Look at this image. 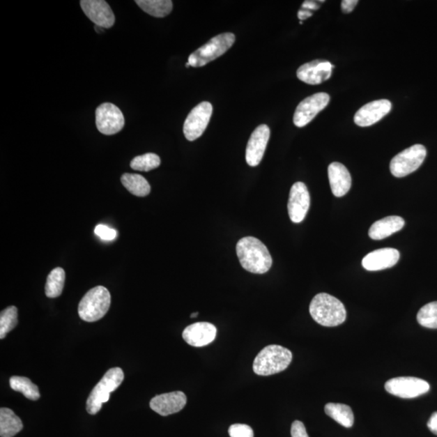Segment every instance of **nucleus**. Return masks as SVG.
Listing matches in <instances>:
<instances>
[{
  "instance_id": "nucleus-1",
  "label": "nucleus",
  "mask_w": 437,
  "mask_h": 437,
  "mask_svg": "<svg viewBox=\"0 0 437 437\" xmlns=\"http://www.w3.org/2000/svg\"><path fill=\"white\" fill-rule=\"evenodd\" d=\"M237 254L242 267L254 274H265L273 266V258L262 242L254 237H245L237 244Z\"/></svg>"
},
{
  "instance_id": "nucleus-2",
  "label": "nucleus",
  "mask_w": 437,
  "mask_h": 437,
  "mask_svg": "<svg viewBox=\"0 0 437 437\" xmlns=\"http://www.w3.org/2000/svg\"><path fill=\"white\" fill-rule=\"evenodd\" d=\"M309 313L316 323L328 328L344 323L346 318L344 304L328 293L314 296L309 305Z\"/></svg>"
},
{
  "instance_id": "nucleus-3",
  "label": "nucleus",
  "mask_w": 437,
  "mask_h": 437,
  "mask_svg": "<svg viewBox=\"0 0 437 437\" xmlns=\"http://www.w3.org/2000/svg\"><path fill=\"white\" fill-rule=\"evenodd\" d=\"M293 360L291 351L279 345L266 346L256 356L253 369L259 376H270L288 368Z\"/></svg>"
},
{
  "instance_id": "nucleus-4",
  "label": "nucleus",
  "mask_w": 437,
  "mask_h": 437,
  "mask_svg": "<svg viewBox=\"0 0 437 437\" xmlns=\"http://www.w3.org/2000/svg\"><path fill=\"white\" fill-rule=\"evenodd\" d=\"M112 303V296L107 289L98 286L89 290L80 300L79 318L88 323H94L107 314Z\"/></svg>"
},
{
  "instance_id": "nucleus-5",
  "label": "nucleus",
  "mask_w": 437,
  "mask_h": 437,
  "mask_svg": "<svg viewBox=\"0 0 437 437\" xmlns=\"http://www.w3.org/2000/svg\"><path fill=\"white\" fill-rule=\"evenodd\" d=\"M124 380V373L122 369L113 368L107 371L93 389L87 400L86 410L90 415H96L102 408L105 403H107L110 394L116 390Z\"/></svg>"
},
{
  "instance_id": "nucleus-6",
  "label": "nucleus",
  "mask_w": 437,
  "mask_h": 437,
  "mask_svg": "<svg viewBox=\"0 0 437 437\" xmlns=\"http://www.w3.org/2000/svg\"><path fill=\"white\" fill-rule=\"evenodd\" d=\"M235 35L224 33L217 35L190 55L188 63L193 68H201L223 55L233 47Z\"/></svg>"
},
{
  "instance_id": "nucleus-7",
  "label": "nucleus",
  "mask_w": 437,
  "mask_h": 437,
  "mask_svg": "<svg viewBox=\"0 0 437 437\" xmlns=\"http://www.w3.org/2000/svg\"><path fill=\"white\" fill-rule=\"evenodd\" d=\"M427 150L424 145L415 144L405 149L392 159L390 172L396 178H404L418 169L424 162Z\"/></svg>"
},
{
  "instance_id": "nucleus-8",
  "label": "nucleus",
  "mask_w": 437,
  "mask_h": 437,
  "mask_svg": "<svg viewBox=\"0 0 437 437\" xmlns=\"http://www.w3.org/2000/svg\"><path fill=\"white\" fill-rule=\"evenodd\" d=\"M213 107L208 102H203L188 114L184 123L183 133L189 141H194L204 134L212 118Z\"/></svg>"
},
{
  "instance_id": "nucleus-9",
  "label": "nucleus",
  "mask_w": 437,
  "mask_h": 437,
  "mask_svg": "<svg viewBox=\"0 0 437 437\" xmlns=\"http://www.w3.org/2000/svg\"><path fill=\"white\" fill-rule=\"evenodd\" d=\"M385 389L392 395L401 399H414L429 392L430 385L426 381L413 376H399L386 381Z\"/></svg>"
},
{
  "instance_id": "nucleus-10",
  "label": "nucleus",
  "mask_w": 437,
  "mask_h": 437,
  "mask_svg": "<svg viewBox=\"0 0 437 437\" xmlns=\"http://www.w3.org/2000/svg\"><path fill=\"white\" fill-rule=\"evenodd\" d=\"M330 102L329 94L319 93L305 98L296 107L293 117L296 127L304 128L323 110Z\"/></svg>"
},
{
  "instance_id": "nucleus-11",
  "label": "nucleus",
  "mask_w": 437,
  "mask_h": 437,
  "mask_svg": "<svg viewBox=\"0 0 437 437\" xmlns=\"http://www.w3.org/2000/svg\"><path fill=\"white\" fill-rule=\"evenodd\" d=\"M125 124L123 114L116 105L103 103L96 110V125L99 132L105 135H113L122 130Z\"/></svg>"
},
{
  "instance_id": "nucleus-12",
  "label": "nucleus",
  "mask_w": 437,
  "mask_h": 437,
  "mask_svg": "<svg viewBox=\"0 0 437 437\" xmlns=\"http://www.w3.org/2000/svg\"><path fill=\"white\" fill-rule=\"evenodd\" d=\"M309 206L310 195L307 187L303 183H296L291 188L288 204L291 220L295 224L302 222Z\"/></svg>"
},
{
  "instance_id": "nucleus-13",
  "label": "nucleus",
  "mask_w": 437,
  "mask_h": 437,
  "mask_svg": "<svg viewBox=\"0 0 437 437\" xmlns=\"http://www.w3.org/2000/svg\"><path fill=\"white\" fill-rule=\"evenodd\" d=\"M270 135V128L265 124L259 125L251 135L245 150V160L250 167H258L260 164L267 148Z\"/></svg>"
},
{
  "instance_id": "nucleus-14",
  "label": "nucleus",
  "mask_w": 437,
  "mask_h": 437,
  "mask_svg": "<svg viewBox=\"0 0 437 437\" xmlns=\"http://www.w3.org/2000/svg\"><path fill=\"white\" fill-rule=\"evenodd\" d=\"M86 17L97 26L109 29L115 23V17L112 8L104 0H82L80 1Z\"/></svg>"
},
{
  "instance_id": "nucleus-15",
  "label": "nucleus",
  "mask_w": 437,
  "mask_h": 437,
  "mask_svg": "<svg viewBox=\"0 0 437 437\" xmlns=\"http://www.w3.org/2000/svg\"><path fill=\"white\" fill-rule=\"evenodd\" d=\"M391 107V102L388 100H374L365 105L355 113L354 122L359 127H370L388 115Z\"/></svg>"
},
{
  "instance_id": "nucleus-16",
  "label": "nucleus",
  "mask_w": 437,
  "mask_h": 437,
  "mask_svg": "<svg viewBox=\"0 0 437 437\" xmlns=\"http://www.w3.org/2000/svg\"><path fill=\"white\" fill-rule=\"evenodd\" d=\"M333 68V65L325 60H314L300 66L296 75L301 82L306 84H320L330 78Z\"/></svg>"
},
{
  "instance_id": "nucleus-17",
  "label": "nucleus",
  "mask_w": 437,
  "mask_h": 437,
  "mask_svg": "<svg viewBox=\"0 0 437 437\" xmlns=\"http://www.w3.org/2000/svg\"><path fill=\"white\" fill-rule=\"evenodd\" d=\"M187 396L182 391L160 394L150 401V408L155 413L167 416L179 413L187 405Z\"/></svg>"
},
{
  "instance_id": "nucleus-18",
  "label": "nucleus",
  "mask_w": 437,
  "mask_h": 437,
  "mask_svg": "<svg viewBox=\"0 0 437 437\" xmlns=\"http://www.w3.org/2000/svg\"><path fill=\"white\" fill-rule=\"evenodd\" d=\"M217 329L209 323H196L187 326L183 333L185 343L201 348L213 343L217 337Z\"/></svg>"
},
{
  "instance_id": "nucleus-19",
  "label": "nucleus",
  "mask_w": 437,
  "mask_h": 437,
  "mask_svg": "<svg viewBox=\"0 0 437 437\" xmlns=\"http://www.w3.org/2000/svg\"><path fill=\"white\" fill-rule=\"evenodd\" d=\"M399 259V250L393 248L380 249L367 254L362 260V266L367 270H381L393 268Z\"/></svg>"
},
{
  "instance_id": "nucleus-20",
  "label": "nucleus",
  "mask_w": 437,
  "mask_h": 437,
  "mask_svg": "<svg viewBox=\"0 0 437 437\" xmlns=\"http://www.w3.org/2000/svg\"><path fill=\"white\" fill-rule=\"evenodd\" d=\"M328 177L331 190L335 197H343L351 187V177L343 164L333 162L328 167Z\"/></svg>"
},
{
  "instance_id": "nucleus-21",
  "label": "nucleus",
  "mask_w": 437,
  "mask_h": 437,
  "mask_svg": "<svg viewBox=\"0 0 437 437\" xmlns=\"http://www.w3.org/2000/svg\"><path fill=\"white\" fill-rule=\"evenodd\" d=\"M405 221L400 217H388L378 221L371 226L369 237L374 240H383L399 232L404 227Z\"/></svg>"
},
{
  "instance_id": "nucleus-22",
  "label": "nucleus",
  "mask_w": 437,
  "mask_h": 437,
  "mask_svg": "<svg viewBox=\"0 0 437 437\" xmlns=\"http://www.w3.org/2000/svg\"><path fill=\"white\" fill-rule=\"evenodd\" d=\"M23 429L21 419L11 409H0V436L13 437Z\"/></svg>"
},
{
  "instance_id": "nucleus-23",
  "label": "nucleus",
  "mask_w": 437,
  "mask_h": 437,
  "mask_svg": "<svg viewBox=\"0 0 437 437\" xmlns=\"http://www.w3.org/2000/svg\"><path fill=\"white\" fill-rule=\"evenodd\" d=\"M325 413L345 428H351L354 424L353 411L348 405L330 403L325 405Z\"/></svg>"
},
{
  "instance_id": "nucleus-24",
  "label": "nucleus",
  "mask_w": 437,
  "mask_h": 437,
  "mask_svg": "<svg viewBox=\"0 0 437 437\" xmlns=\"http://www.w3.org/2000/svg\"><path fill=\"white\" fill-rule=\"evenodd\" d=\"M124 187L138 197H145L150 194L151 187L143 176L137 174H124L121 178Z\"/></svg>"
},
{
  "instance_id": "nucleus-25",
  "label": "nucleus",
  "mask_w": 437,
  "mask_h": 437,
  "mask_svg": "<svg viewBox=\"0 0 437 437\" xmlns=\"http://www.w3.org/2000/svg\"><path fill=\"white\" fill-rule=\"evenodd\" d=\"M135 3L144 12L154 17H165L173 10V2L170 0H137Z\"/></svg>"
},
{
  "instance_id": "nucleus-26",
  "label": "nucleus",
  "mask_w": 437,
  "mask_h": 437,
  "mask_svg": "<svg viewBox=\"0 0 437 437\" xmlns=\"http://www.w3.org/2000/svg\"><path fill=\"white\" fill-rule=\"evenodd\" d=\"M66 274L61 268L52 270L48 275L45 293L49 298H56L62 294Z\"/></svg>"
},
{
  "instance_id": "nucleus-27",
  "label": "nucleus",
  "mask_w": 437,
  "mask_h": 437,
  "mask_svg": "<svg viewBox=\"0 0 437 437\" xmlns=\"http://www.w3.org/2000/svg\"><path fill=\"white\" fill-rule=\"evenodd\" d=\"M10 386L17 392H21L28 399L36 401L40 398V392L36 385L24 376H14L10 378Z\"/></svg>"
},
{
  "instance_id": "nucleus-28",
  "label": "nucleus",
  "mask_w": 437,
  "mask_h": 437,
  "mask_svg": "<svg viewBox=\"0 0 437 437\" xmlns=\"http://www.w3.org/2000/svg\"><path fill=\"white\" fill-rule=\"evenodd\" d=\"M417 321L424 328L437 329V301L422 307L417 314Z\"/></svg>"
},
{
  "instance_id": "nucleus-29",
  "label": "nucleus",
  "mask_w": 437,
  "mask_h": 437,
  "mask_svg": "<svg viewBox=\"0 0 437 437\" xmlns=\"http://www.w3.org/2000/svg\"><path fill=\"white\" fill-rule=\"evenodd\" d=\"M17 308L10 306L0 314V339H3L17 325Z\"/></svg>"
},
{
  "instance_id": "nucleus-30",
  "label": "nucleus",
  "mask_w": 437,
  "mask_h": 437,
  "mask_svg": "<svg viewBox=\"0 0 437 437\" xmlns=\"http://www.w3.org/2000/svg\"><path fill=\"white\" fill-rule=\"evenodd\" d=\"M160 165V158L155 153H146L138 155L130 162V168L134 170L149 172L151 170L157 169Z\"/></svg>"
},
{
  "instance_id": "nucleus-31",
  "label": "nucleus",
  "mask_w": 437,
  "mask_h": 437,
  "mask_svg": "<svg viewBox=\"0 0 437 437\" xmlns=\"http://www.w3.org/2000/svg\"><path fill=\"white\" fill-rule=\"evenodd\" d=\"M230 437H254V431L246 424H233L229 429Z\"/></svg>"
},
{
  "instance_id": "nucleus-32",
  "label": "nucleus",
  "mask_w": 437,
  "mask_h": 437,
  "mask_svg": "<svg viewBox=\"0 0 437 437\" xmlns=\"http://www.w3.org/2000/svg\"><path fill=\"white\" fill-rule=\"evenodd\" d=\"M95 234L98 236L100 238L105 240H112L116 238L117 232L113 229L107 227L103 224H99L95 228Z\"/></svg>"
},
{
  "instance_id": "nucleus-33",
  "label": "nucleus",
  "mask_w": 437,
  "mask_h": 437,
  "mask_svg": "<svg viewBox=\"0 0 437 437\" xmlns=\"http://www.w3.org/2000/svg\"><path fill=\"white\" fill-rule=\"evenodd\" d=\"M291 437H309L304 424L299 420L294 421L291 424Z\"/></svg>"
},
{
  "instance_id": "nucleus-34",
  "label": "nucleus",
  "mask_w": 437,
  "mask_h": 437,
  "mask_svg": "<svg viewBox=\"0 0 437 437\" xmlns=\"http://www.w3.org/2000/svg\"><path fill=\"white\" fill-rule=\"evenodd\" d=\"M358 3V0H344L341 4L342 9L344 13H350L353 11Z\"/></svg>"
},
{
  "instance_id": "nucleus-35",
  "label": "nucleus",
  "mask_w": 437,
  "mask_h": 437,
  "mask_svg": "<svg viewBox=\"0 0 437 437\" xmlns=\"http://www.w3.org/2000/svg\"><path fill=\"white\" fill-rule=\"evenodd\" d=\"M428 428L431 431V433L437 435V411L434 413L430 417V419L428 422Z\"/></svg>"
},
{
  "instance_id": "nucleus-36",
  "label": "nucleus",
  "mask_w": 437,
  "mask_h": 437,
  "mask_svg": "<svg viewBox=\"0 0 437 437\" xmlns=\"http://www.w3.org/2000/svg\"><path fill=\"white\" fill-rule=\"evenodd\" d=\"M319 4L315 1H305L302 4V9L305 10H318L319 8Z\"/></svg>"
},
{
  "instance_id": "nucleus-37",
  "label": "nucleus",
  "mask_w": 437,
  "mask_h": 437,
  "mask_svg": "<svg viewBox=\"0 0 437 437\" xmlns=\"http://www.w3.org/2000/svg\"><path fill=\"white\" fill-rule=\"evenodd\" d=\"M298 15L300 21H304V20L312 17L313 13L309 11V10L300 9Z\"/></svg>"
},
{
  "instance_id": "nucleus-38",
  "label": "nucleus",
  "mask_w": 437,
  "mask_h": 437,
  "mask_svg": "<svg viewBox=\"0 0 437 437\" xmlns=\"http://www.w3.org/2000/svg\"><path fill=\"white\" fill-rule=\"evenodd\" d=\"M94 29L96 30V32L98 33L104 32V28L97 26V25H95Z\"/></svg>"
},
{
  "instance_id": "nucleus-39",
  "label": "nucleus",
  "mask_w": 437,
  "mask_h": 437,
  "mask_svg": "<svg viewBox=\"0 0 437 437\" xmlns=\"http://www.w3.org/2000/svg\"><path fill=\"white\" fill-rule=\"evenodd\" d=\"M199 315V313H194L192 315H190V318H196V316H197Z\"/></svg>"
},
{
  "instance_id": "nucleus-40",
  "label": "nucleus",
  "mask_w": 437,
  "mask_h": 437,
  "mask_svg": "<svg viewBox=\"0 0 437 437\" xmlns=\"http://www.w3.org/2000/svg\"><path fill=\"white\" fill-rule=\"evenodd\" d=\"M190 66V63L187 62V64H185V67L189 68Z\"/></svg>"
}]
</instances>
